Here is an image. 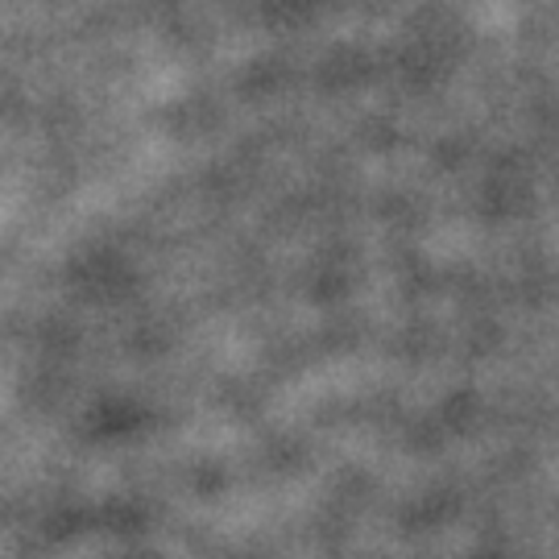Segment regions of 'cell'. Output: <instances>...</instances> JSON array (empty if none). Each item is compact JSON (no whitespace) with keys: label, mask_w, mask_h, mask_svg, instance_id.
Instances as JSON below:
<instances>
[]
</instances>
